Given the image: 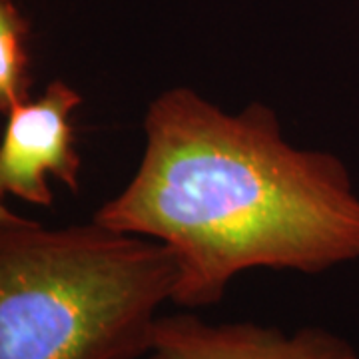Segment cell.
<instances>
[{
	"label": "cell",
	"mask_w": 359,
	"mask_h": 359,
	"mask_svg": "<svg viewBox=\"0 0 359 359\" xmlns=\"http://www.w3.org/2000/svg\"><path fill=\"white\" fill-rule=\"evenodd\" d=\"M92 218L174 250L182 309L216 306L250 269L318 276L359 262L346 162L294 146L268 104L226 112L190 86L150 100L140 164Z\"/></svg>",
	"instance_id": "1"
},
{
	"label": "cell",
	"mask_w": 359,
	"mask_h": 359,
	"mask_svg": "<svg viewBox=\"0 0 359 359\" xmlns=\"http://www.w3.org/2000/svg\"><path fill=\"white\" fill-rule=\"evenodd\" d=\"M178 276L154 238L0 205V359H142Z\"/></svg>",
	"instance_id": "2"
},
{
	"label": "cell",
	"mask_w": 359,
	"mask_h": 359,
	"mask_svg": "<svg viewBox=\"0 0 359 359\" xmlns=\"http://www.w3.org/2000/svg\"><path fill=\"white\" fill-rule=\"evenodd\" d=\"M82 94L62 78L50 80L42 94L13 106L0 142V194L26 204L48 208L56 178L72 194L80 192L82 160L76 148L74 112Z\"/></svg>",
	"instance_id": "3"
},
{
	"label": "cell",
	"mask_w": 359,
	"mask_h": 359,
	"mask_svg": "<svg viewBox=\"0 0 359 359\" xmlns=\"http://www.w3.org/2000/svg\"><path fill=\"white\" fill-rule=\"evenodd\" d=\"M142 359H359L351 341L321 325L285 332L257 321L212 323L184 309L160 316Z\"/></svg>",
	"instance_id": "4"
},
{
	"label": "cell",
	"mask_w": 359,
	"mask_h": 359,
	"mask_svg": "<svg viewBox=\"0 0 359 359\" xmlns=\"http://www.w3.org/2000/svg\"><path fill=\"white\" fill-rule=\"evenodd\" d=\"M30 25L14 0H0V112L30 96Z\"/></svg>",
	"instance_id": "5"
}]
</instances>
